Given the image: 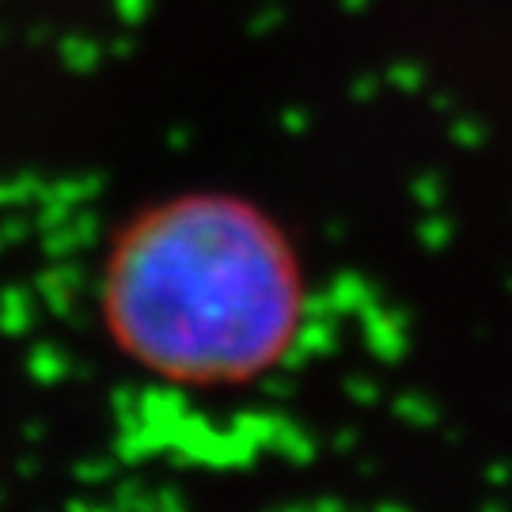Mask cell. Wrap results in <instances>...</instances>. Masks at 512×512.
I'll list each match as a JSON object with an SVG mask.
<instances>
[{"label":"cell","mask_w":512,"mask_h":512,"mask_svg":"<svg viewBox=\"0 0 512 512\" xmlns=\"http://www.w3.org/2000/svg\"><path fill=\"white\" fill-rule=\"evenodd\" d=\"M95 311L129 365L175 387L262 380L308 319V270L255 198L194 186L133 209L110 236Z\"/></svg>","instance_id":"cell-1"}]
</instances>
